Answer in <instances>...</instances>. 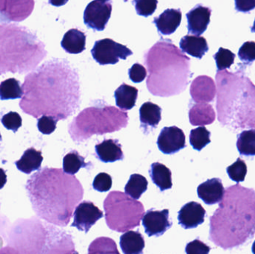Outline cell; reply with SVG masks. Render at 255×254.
Returning a JSON list of instances; mask_svg holds the SVG:
<instances>
[{
	"mask_svg": "<svg viewBox=\"0 0 255 254\" xmlns=\"http://www.w3.org/2000/svg\"><path fill=\"white\" fill-rule=\"evenodd\" d=\"M157 144L160 152L172 155L186 147L185 135L178 127H165L159 134Z\"/></svg>",
	"mask_w": 255,
	"mask_h": 254,
	"instance_id": "obj_6",
	"label": "cell"
},
{
	"mask_svg": "<svg viewBox=\"0 0 255 254\" xmlns=\"http://www.w3.org/2000/svg\"><path fill=\"white\" fill-rule=\"evenodd\" d=\"M129 78L133 83H140L145 80L147 71L143 66L139 64H134L128 70Z\"/></svg>",
	"mask_w": 255,
	"mask_h": 254,
	"instance_id": "obj_36",
	"label": "cell"
},
{
	"mask_svg": "<svg viewBox=\"0 0 255 254\" xmlns=\"http://www.w3.org/2000/svg\"><path fill=\"white\" fill-rule=\"evenodd\" d=\"M224 186L220 178H213L204 182L198 186V196L207 205L221 202L225 195Z\"/></svg>",
	"mask_w": 255,
	"mask_h": 254,
	"instance_id": "obj_11",
	"label": "cell"
},
{
	"mask_svg": "<svg viewBox=\"0 0 255 254\" xmlns=\"http://www.w3.org/2000/svg\"><path fill=\"white\" fill-rule=\"evenodd\" d=\"M206 211L199 203L191 201L181 207L178 212V222L184 229L197 228L205 222Z\"/></svg>",
	"mask_w": 255,
	"mask_h": 254,
	"instance_id": "obj_8",
	"label": "cell"
},
{
	"mask_svg": "<svg viewBox=\"0 0 255 254\" xmlns=\"http://www.w3.org/2000/svg\"><path fill=\"white\" fill-rule=\"evenodd\" d=\"M138 89L134 86L124 83L115 92L116 104L124 110H131L136 104Z\"/></svg>",
	"mask_w": 255,
	"mask_h": 254,
	"instance_id": "obj_21",
	"label": "cell"
},
{
	"mask_svg": "<svg viewBox=\"0 0 255 254\" xmlns=\"http://www.w3.org/2000/svg\"><path fill=\"white\" fill-rule=\"evenodd\" d=\"M190 95L196 103L211 102L217 93L214 81L209 76H200L192 82Z\"/></svg>",
	"mask_w": 255,
	"mask_h": 254,
	"instance_id": "obj_10",
	"label": "cell"
},
{
	"mask_svg": "<svg viewBox=\"0 0 255 254\" xmlns=\"http://www.w3.org/2000/svg\"><path fill=\"white\" fill-rule=\"evenodd\" d=\"M112 12V1L95 0L90 2L85 8L84 22L94 31H103L110 19Z\"/></svg>",
	"mask_w": 255,
	"mask_h": 254,
	"instance_id": "obj_4",
	"label": "cell"
},
{
	"mask_svg": "<svg viewBox=\"0 0 255 254\" xmlns=\"http://www.w3.org/2000/svg\"><path fill=\"white\" fill-rule=\"evenodd\" d=\"M58 121V119L53 116H42L37 122V128H38L39 131L43 134H46V135L52 134L56 129Z\"/></svg>",
	"mask_w": 255,
	"mask_h": 254,
	"instance_id": "obj_33",
	"label": "cell"
},
{
	"mask_svg": "<svg viewBox=\"0 0 255 254\" xmlns=\"http://www.w3.org/2000/svg\"><path fill=\"white\" fill-rule=\"evenodd\" d=\"M235 54L229 49L220 48L218 52L214 56L219 71L230 68L231 66L235 62Z\"/></svg>",
	"mask_w": 255,
	"mask_h": 254,
	"instance_id": "obj_29",
	"label": "cell"
},
{
	"mask_svg": "<svg viewBox=\"0 0 255 254\" xmlns=\"http://www.w3.org/2000/svg\"><path fill=\"white\" fill-rule=\"evenodd\" d=\"M1 134H0V142H1Z\"/></svg>",
	"mask_w": 255,
	"mask_h": 254,
	"instance_id": "obj_41",
	"label": "cell"
},
{
	"mask_svg": "<svg viewBox=\"0 0 255 254\" xmlns=\"http://www.w3.org/2000/svg\"><path fill=\"white\" fill-rule=\"evenodd\" d=\"M1 123L4 128L15 133L22 126V118L16 112H9L1 118Z\"/></svg>",
	"mask_w": 255,
	"mask_h": 254,
	"instance_id": "obj_31",
	"label": "cell"
},
{
	"mask_svg": "<svg viewBox=\"0 0 255 254\" xmlns=\"http://www.w3.org/2000/svg\"><path fill=\"white\" fill-rule=\"evenodd\" d=\"M182 19L180 9H166L161 14L154 17V23L157 30L163 35H169L176 31Z\"/></svg>",
	"mask_w": 255,
	"mask_h": 254,
	"instance_id": "obj_12",
	"label": "cell"
},
{
	"mask_svg": "<svg viewBox=\"0 0 255 254\" xmlns=\"http://www.w3.org/2000/svg\"><path fill=\"white\" fill-rule=\"evenodd\" d=\"M91 54L100 65H107L118 64L120 59L127 60L128 57L133 55V52L127 46L106 38L95 42Z\"/></svg>",
	"mask_w": 255,
	"mask_h": 254,
	"instance_id": "obj_3",
	"label": "cell"
},
{
	"mask_svg": "<svg viewBox=\"0 0 255 254\" xmlns=\"http://www.w3.org/2000/svg\"><path fill=\"white\" fill-rule=\"evenodd\" d=\"M120 245L124 254H142L145 240L140 233L130 231L121 236Z\"/></svg>",
	"mask_w": 255,
	"mask_h": 254,
	"instance_id": "obj_19",
	"label": "cell"
},
{
	"mask_svg": "<svg viewBox=\"0 0 255 254\" xmlns=\"http://www.w3.org/2000/svg\"><path fill=\"white\" fill-rule=\"evenodd\" d=\"M255 234V191L241 184L229 186L210 219V240L227 250L239 247Z\"/></svg>",
	"mask_w": 255,
	"mask_h": 254,
	"instance_id": "obj_1",
	"label": "cell"
},
{
	"mask_svg": "<svg viewBox=\"0 0 255 254\" xmlns=\"http://www.w3.org/2000/svg\"><path fill=\"white\" fill-rule=\"evenodd\" d=\"M149 175L153 183L161 192L172 188V172L166 166L160 163H154L150 167Z\"/></svg>",
	"mask_w": 255,
	"mask_h": 254,
	"instance_id": "obj_20",
	"label": "cell"
},
{
	"mask_svg": "<svg viewBox=\"0 0 255 254\" xmlns=\"http://www.w3.org/2000/svg\"><path fill=\"white\" fill-rule=\"evenodd\" d=\"M86 38L83 31L72 28L64 34L61 45L67 53L80 54L86 49Z\"/></svg>",
	"mask_w": 255,
	"mask_h": 254,
	"instance_id": "obj_15",
	"label": "cell"
},
{
	"mask_svg": "<svg viewBox=\"0 0 255 254\" xmlns=\"http://www.w3.org/2000/svg\"><path fill=\"white\" fill-rule=\"evenodd\" d=\"M103 204L108 227L118 233L128 232L139 226L145 214L142 203L119 191L110 192Z\"/></svg>",
	"mask_w": 255,
	"mask_h": 254,
	"instance_id": "obj_2",
	"label": "cell"
},
{
	"mask_svg": "<svg viewBox=\"0 0 255 254\" xmlns=\"http://www.w3.org/2000/svg\"><path fill=\"white\" fill-rule=\"evenodd\" d=\"M7 182V175H6L5 171L0 168V189H2Z\"/></svg>",
	"mask_w": 255,
	"mask_h": 254,
	"instance_id": "obj_38",
	"label": "cell"
},
{
	"mask_svg": "<svg viewBox=\"0 0 255 254\" xmlns=\"http://www.w3.org/2000/svg\"><path fill=\"white\" fill-rule=\"evenodd\" d=\"M216 113L211 104L208 103H198L189 110L190 124L194 126L203 127L210 125L215 121Z\"/></svg>",
	"mask_w": 255,
	"mask_h": 254,
	"instance_id": "obj_14",
	"label": "cell"
},
{
	"mask_svg": "<svg viewBox=\"0 0 255 254\" xmlns=\"http://www.w3.org/2000/svg\"><path fill=\"white\" fill-rule=\"evenodd\" d=\"M85 158L81 156L76 151H72L65 155L63 160V170L68 174H76L82 168H86Z\"/></svg>",
	"mask_w": 255,
	"mask_h": 254,
	"instance_id": "obj_25",
	"label": "cell"
},
{
	"mask_svg": "<svg viewBox=\"0 0 255 254\" xmlns=\"http://www.w3.org/2000/svg\"><path fill=\"white\" fill-rule=\"evenodd\" d=\"M237 147L243 156H255V130L244 131L240 134Z\"/></svg>",
	"mask_w": 255,
	"mask_h": 254,
	"instance_id": "obj_24",
	"label": "cell"
},
{
	"mask_svg": "<svg viewBox=\"0 0 255 254\" xmlns=\"http://www.w3.org/2000/svg\"><path fill=\"white\" fill-rule=\"evenodd\" d=\"M112 186V176L106 172L97 174L93 182V188L100 192H108Z\"/></svg>",
	"mask_w": 255,
	"mask_h": 254,
	"instance_id": "obj_32",
	"label": "cell"
},
{
	"mask_svg": "<svg viewBox=\"0 0 255 254\" xmlns=\"http://www.w3.org/2000/svg\"><path fill=\"white\" fill-rule=\"evenodd\" d=\"M132 3L134 4L138 15L147 17L155 11L158 1L157 0H134Z\"/></svg>",
	"mask_w": 255,
	"mask_h": 254,
	"instance_id": "obj_30",
	"label": "cell"
},
{
	"mask_svg": "<svg viewBox=\"0 0 255 254\" xmlns=\"http://www.w3.org/2000/svg\"><path fill=\"white\" fill-rule=\"evenodd\" d=\"M211 132L205 126L199 127L190 131V143L195 150L202 151L211 143Z\"/></svg>",
	"mask_w": 255,
	"mask_h": 254,
	"instance_id": "obj_27",
	"label": "cell"
},
{
	"mask_svg": "<svg viewBox=\"0 0 255 254\" xmlns=\"http://www.w3.org/2000/svg\"><path fill=\"white\" fill-rule=\"evenodd\" d=\"M148 181L143 176L139 174L130 175L125 186L126 194L134 200H138L147 190Z\"/></svg>",
	"mask_w": 255,
	"mask_h": 254,
	"instance_id": "obj_22",
	"label": "cell"
},
{
	"mask_svg": "<svg viewBox=\"0 0 255 254\" xmlns=\"http://www.w3.org/2000/svg\"><path fill=\"white\" fill-rule=\"evenodd\" d=\"M43 160L41 152L31 148L24 152L22 158L16 161L15 164L18 170L25 174H29L40 168Z\"/></svg>",
	"mask_w": 255,
	"mask_h": 254,
	"instance_id": "obj_18",
	"label": "cell"
},
{
	"mask_svg": "<svg viewBox=\"0 0 255 254\" xmlns=\"http://www.w3.org/2000/svg\"><path fill=\"white\" fill-rule=\"evenodd\" d=\"M226 170L229 177L233 181L239 183L240 182L244 181L245 180L247 174V166L245 161L238 158L236 162L229 166Z\"/></svg>",
	"mask_w": 255,
	"mask_h": 254,
	"instance_id": "obj_28",
	"label": "cell"
},
{
	"mask_svg": "<svg viewBox=\"0 0 255 254\" xmlns=\"http://www.w3.org/2000/svg\"><path fill=\"white\" fill-rule=\"evenodd\" d=\"M180 48L183 52L199 59H202L209 49L205 37L189 34L181 38Z\"/></svg>",
	"mask_w": 255,
	"mask_h": 254,
	"instance_id": "obj_16",
	"label": "cell"
},
{
	"mask_svg": "<svg viewBox=\"0 0 255 254\" xmlns=\"http://www.w3.org/2000/svg\"><path fill=\"white\" fill-rule=\"evenodd\" d=\"M162 109L157 104L147 101L139 108V120L141 127L144 131H148V128H156L161 120Z\"/></svg>",
	"mask_w": 255,
	"mask_h": 254,
	"instance_id": "obj_17",
	"label": "cell"
},
{
	"mask_svg": "<svg viewBox=\"0 0 255 254\" xmlns=\"http://www.w3.org/2000/svg\"><path fill=\"white\" fill-rule=\"evenodd\" d=\"M73 254H78L77 252H74V253H73Z\"/></svg>",
	"mask_w": 255,
	"mask_h": 254,
	"instance_id": "obj_42",
	"label": "cell"
},
{
	"mask_svg": "<svg viewBox=\"0 0 255 254\" xmlns=\"http://www.w3.org/2000/svg\"><path fill=\"white\" fill-rule=\"evenodd\" d=\"M95 150L98 159L106 164L124 159L122 146L118 140H105L95 146Z\"/></svg>",
	"mask_w": 255,
	"mask_h": 254,
	"instance_id": "obj_13",
	"label": "cell"
},
{
	"mask_svg": "<svg viewBox=\"0 0 255 254\" xmlns=\"http://www.w3.org/2000/svg\"><path fill=\"white\" fill-rule=\"evenodd\" d=\"M142 225L148 237H160L172 226L169 210H148L142 217Z\"/></svg>",
	"mask_w": 255,
	"mask_h": 254,
	"instance_id": "obj_7",
	"label": "cell"
},
{
	"mask_svg": "<svg viewBox=\"0 0 255 254\" xmlns=\"http://www.w3.org/2000/svg\"><path fill=\"white\" fill-rule=\"evenodd\" d=\"M252 251H253V253L255 254V241L253 245V249H252Z\"/></svg>",
	"mask_w": 255,
	"mask_h": 254,
	"instance_id": "obj_39",
	"label": "cell"
},
{
	"mask_svg": "<svg viewBox=\"0 0 255 254\" xmlns=\"http://www.w3.org/2000/svg\"><path fill=\"white\" fill-rule=\"evenodd\" d=\"M235 5H236L237 10L239 11L248 12L255 8V0H250V1L236 0Z\"/></svg>",
	"mask_w": 255,
	"mask_h": 254,
	"instance_id": "obj_37",
	"label": "cell"
},
{
	"mask_svg": "<svg viewBox=\"0 0 255 254\" xmlns=\"http://www.w3.org/2000/svg\"><path fill=\"white\" fill-rule=\"evenodd\" d=\"M186 16L189 34L199 36L208 28L211 21V9L202 4H197Z\"/></svg>",
	"mask_w": 255,
	"mask_h": 254,
	"instance_id": "obj_9",
	"label": "cell"
},
{
	"mask_svg": "<svg viewBox=\"0 0 255 254\" xmlns=\"http://www.w3.org/2000/svg\"><path fill=\"white\" fill-rule=\"evenodd\" d=\"M103 216V211L95 206L94 203L83 201L77 206L75 210L74 220L71 226L87 234Z\"/></svg>",
	"mask_w": 255,
	"mask_h": 254,
	"instance_id": "obj_5",
	"label": "cell"
},
{
	"mask_svg": "<svg viewBox=\"0 0 255 254\" xmlns=\"http://www.w3.org/2000/svg\"><path fill=\"white\" fill-rule=\"evenodd\" d=\"M22 89L19 81L9 79L0 84V99H16L22 97Z\"/></svg>",
	"mask_w": 255,
	"mask_h": 254,
	"instance_id": "obj_26",
	"label": "cell"
},
{
	"mask_svg": "<svg viewBox=\"0 0 255 254\" xmlns=\"http://www.w3.org/2000/svg\"><path fill=\"white\" fill-rule=\"evenodd\" d=\"M185 252L187 254H209L211 248L203 242L195 240L187 245Z\"/></svg>",
	"mask_w": 255,
	"mask_h": 254,
	"instance_id": "obj_35",
	"label": "cell"
},
{
	"mask_svg": "<svg viewBox=\"0 0 255 254\" xmlns=\"http://www.w3.org/2000/svg\"><path fill=\"white\" fill-rule=\"evenodd\" d=\"M252 32H254L255 33V22H254V25H253V26L252 27Z\"/></svg>",
	"mask_w": 255,
	"mask_h": 254,
	"instance_id": "obj_40",
	"label": "cell"
},
{
	"mask_svg": "<svg viewBox=\"0 0 255 254\" xmlns=\"http://www.w3.org/2000/svg\"><path fill=\"white\" fill-rule=\"evenodd\" d=\"M88 254H121L115 240L108 237L96 239L90 245Z\"/></svg>",
	"mask_w": 255,
	"mask_h": 254,
	"instance_id": "obj_23",
	"label": "cell"
},
{
	"mask_svg": "<svg viewBox=\"0 0 255 254\" xmlns=\"http://www.w3.org/2000/svg\"><path fill=\"white\" fill-rule=\"evenodd\" d=\"M238 56L245 64H250L255 61V42L247 41L241 46Z\"/></svg>",
	"mask_w": 255,
	"mask_h": 254,
	"instance_id": "obj_34",
	"label": "cell"
}]
</instances>
